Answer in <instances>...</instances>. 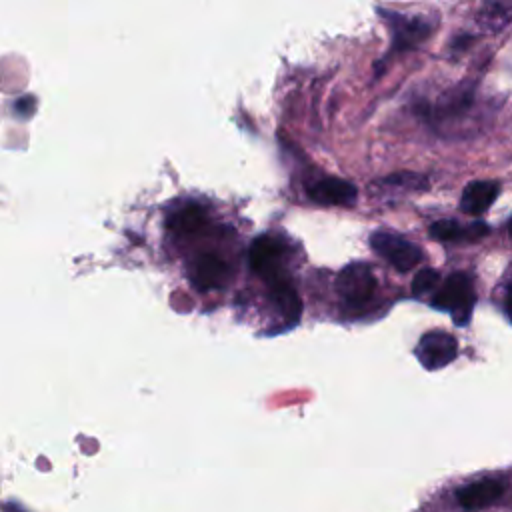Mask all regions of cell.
<instances>
[{"instance_id": "1", "label": "cell", "mask_w": 512, "mask_h": 512, "mask_svg": "<svg viewBox=\"0 0 512 512\" xmlns=\"http://www.w3.org/2000/svg\"><path fill=\"white\" fill-rule=\"evenodd\" d=\"M382 22L388 26L392 42H390V50L384 54L382 60L376 62V68L382 66V62L392 60L398 54H404L408 50L418 48L424 40L430 38L432 30H434V22L428 16L416 14V16H408V14H398L386 8H376Z\"/></svg>"}, {"instance_id": "2", "label": "cell", "mask_w": 512, "mask_h": 512, "mask_svg": "<svg viewBox=\"0 0 512 512\" xmlns=\"http://www.w3.org/2000/svg\"><path fill=\"white\" fill-rule=\"evenodd\" d=\"M476 102V88L474 84H458L450 90H446L436 102L418 106V114L426 118L428 124H432L436 130L460 124L472 110Z\"/></svg>"}, {"instance_id": "3", "label": "cell", "mask_w": 512, "mask_h": 512, "mask_svg": "<svg viewBox=\"0 0 512 512\" xmlns=\"http://www.w3.org/2000/svg\"><path fill=\"white\" fill-rule=\"evenodd\" d=\"M476 304L474 282L466 272L450 274L442 286L432 294V306L448 312L458 326H466L472 318V310Z\"/></svg>"}, {"instance_id": "4", "label": "cell", "mask_w": 512, "mask_h": 512, "mask_svg": "<svg viewBox=\"0 0 512 512\" xmlns=\"http://www.w3.org/2000/svg\"><path fill=\"white\" fill-rule=\"evenodd\" d=\"M376 276L372 268L364 262H352L340 270L336 276V292L344 308L350 312L364 310L372 304L376 296Z\"/></svg>"}, {"instance_id": "5", "label": "cell", "mask_w": 512, "mask_h": 512, "mask_svg": "<svg viewBox=\"0 0 512 512\" xmlns=\"http://www.w3.org/2000/svg\"><path fill=\"white\" fill-rule=\"evenodd\" d=\"M284 262H286V248L282 240L274 236H268V234L258 236L248 248V264L252 272L262 276L268 282V286L288 280Z\"/></svg>"}, {"instance_id": "6", "label": "cell", "mask_w": 512, "mask_h": 512, "mask_svg": "<svg viewBox=\"0 0 512 512\" xmlns=\"http://www.w3.org/2000/svg\"><path fill=\"white\" fill-rule=\"evenodd\" d=\"M370 246L380 258H384L398 272H410L424 258V252L416 244L388 230L372 232Z\"/></svg>"}, {"instance_id": "7", "label": "cell", "mask_w": 512, "mask_h": 512, "mask_svg": "<svg viewBox=\"0 0 512 512\" xmlns=\"http://www.w3.org/2000/svg\"><path fill=\"white\" fill-rule=\"evenodd\" d=\"M188 278L198 290H220L232 278L226 258L216 252H202L188 262Z\"/></svg>"}, {"instance_id": "8", "label": "cell", "mask_w": 512, "mask_h": 512, "mask_svg": "<svg viewBox=\"0 0 512 512\" xmlns=\"http://www.w3.org/2000/svg\"><path fill=\"white\" fill-rule=\"evenodd\" d=\"M414 354L426 370H440L456 360L458 340L446 330H432L418 340Z\"/></svg>"}, {"instance_id": "9", "label": "cell", "mask_w": 512, "mask_h": 512, "mask_svg": "<svg viewBox=\"0 0 512 512\" xmlns=\"http://www.w3.org/2000/svg\"><path fill=\"white\" fill-rule=\"evenodd\" d=\"M504 490H506L504 480L480 478L466 486H460L454 496H456V502L460 504V508H464L466 512H478V510H484V508L492 506L494 502H498L502 498Z\"/></svg>"}, {"instance_id": "10", "label": "cell", "mask_w": 512, "mask_h": 512, "mask_svg": "<svg viewBox=\"0 0 512 512\" xmlns=\"http://www.w3.org/2000/svg\"><path fill=\"white\" fill-rule=\"evenodd\" d=\"M306 192L316 204L322 206H352L358 196V190L352 182L336 176L316 178L306 186Z\"/></svg>"}, {"instance_id": "11", "label": "cell", "mask_w": 512, "mask_h": 512, "mask_svg": "<svg viewBox=\"0 0 512 512\" xmlns=\"http://www.w3.org/2000/svg\"><path fill=\"white\" fill-rule=\"evenodd\" d=\"M428 232L438 242L458 244V242H480L484 236L490 234V228L482 220H476L466 226H460L456 220H436L434 224H430Z\"/></svg>"}, {"instance_id": "12", "label": "cell", "mask_w": 512, "mask_h": 512, "mask_svg": "<svg viewBox=\"0 0 512 512\" xmlns=\"http://www.w3.org/2000/svg\"><path fill=\"white\" fill-rule=\"evenodd\" d=\"M500 184L494 180H474L464 186L460 196V210L472 216L484 214L498 198Z\"/></svg>"}, {"instance_id": "13", "label": "cell", "mask_w": 512, "mask_h": 512, "mask_svg": "<svg viewBox=\"0 0 512 512\" xmlns=\"http://www.w3.org/2000/svg\"><path fill=\"white\" fill-rule=\"evenodd\" d=\"M166 226L170 232L178 234V236H186V234H198L208 226V212L194 202H186L180 208H174L168 218H166Z\"/></svg>"}, {"instance_id": "14", "label": "cell", "mask_w": 512, "mask_h": 512, "mask_svg": "<svg viewBox=\"0 0 512 512\" xmlns=\"http://www.w3.org/2000/svg\"><path fill=\"white\" fill-rule=\"evenodd\" d=\"M378 186H382V188H402V190H408V192H416V190H424L428 186V180L422 174L400 172V174H390V176L382 178L378 182Z\"/></svg>"}, {"instance_id": "15", "label": "cell", "mask_w": 512, "mask_h": 512, "mask_svg": "<svg viewBox=\"0 0 512 512\" xmlns=\"http://www.w3.org/2000/svg\"><path fill=\"white\" fill-rule=\"evenodd\" d=\"M510 16H512L510 6H506V4H486L484 10L480 12L478 22H482L490 30H498L510 20Z\"/></svg>"}, {"instance_id": "16", "label": "cell", "mask_w": 512, "mask_h": 512, "mask_svg": "<svg viewBox=\"0 0 512 512\" xmlns=\"http://www.w3.org/2000/svg\"><path fill=\"white\" fill-rule=\"evenodd\" d=\"M440 284V274L434 268H422L420 272H416L414 280H412V292L416 296H424L428 292H436Z\"/></svg>"}, {"instance_id": "17", "label": "cell", "mask_w": 512, "mask_h": 512, "mask_svg": "<svg viewBox=\"0 0 512 512\" xmlns=\"http://www.w3.org/2000/svg\"><path fill=\"white\" fill-rule=\"evenodd\" d=\"M472 40H474V38L468 36V34H458V36L452 40L450 48H452V50H466V46H468Z\"/></svg>"}, {"instance_id": "18", "label": "cell", "mask_w": 512, "mask_h": 512, "mask_svg": "<svg viewBox=\"0 0 512 512\" xmlns=\"http://www.w3.org/2000/svg\"><path fill=\"white\" fill-rule=\"evenodd\" d=\"M504 312L512 322V284L506 288V294H504Z\"/></svg>"}, {"instance_id": "19", "label": "cell", "mask_w": 512, "mask_h": 512, "mask_svg": "<svg viewBox=\"0 0 512 512\" xmlns=\"http://www.w3.org/2000/svg\"><path fill=\"white\" fill-rule=\"evenodd\" d=\"M508 232H510V236H512V218H510V222H508Z\"/></svg>"}, {"instance_id": "20", "label": "cell", "mask_w": 512, "mask_h": 512, "mask_svg": "<svg viewBox=\"0 0 512 512\" xmlns=\"http://www.w3.org/2000/svg\"><path fill=\"white\" fill-rule=\"evenodd\" d=\"M10 512H20V510H16V508H10Z\"/></svg>"}]
</instances>
